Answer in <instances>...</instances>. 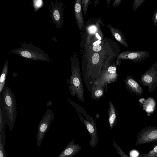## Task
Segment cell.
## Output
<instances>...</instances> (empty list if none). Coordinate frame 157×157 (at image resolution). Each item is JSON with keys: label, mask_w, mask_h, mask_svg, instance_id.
Instances as JSON below:
<instances>
[{"label": "cell", "mask_w": 157, "mask_h": 157, "mask_svg": "<svg viewBox=\"0 0 157 157\" xmlns=\"http://www.w3.org/2000/svg\"><path fill=\"white\" fill-rule=\"evenodd\" d=\"M71 74L70 78L67 80L69 85L68 90L72 96H76L79 100L84 102V89L79 63L74 56L71 57Z\"/></svg>", "instance_id": "cell-1"}, {"label": "cell", "mask_w": 157, "mask_h": 157, "mask_svg": "<svg viewBox=\"0 0 157 157\" xmlns=\"http://www.w3.org/2000/svg\"><path fill=\"white\" fill-rule=\"evenodd\" d=\"M78 112L80 120L83 123L90 135L91 139L89 142V145L91 147L94 148L97 145L98 140L95 122L93 119L90 121L85 119L80 113Z\"/></svg>", "instance_id": "cell-10"}, {"label": "cell", "mask_w": 157, "mask_h": 157, "mask_svg": "<svg viewBox=\"0 0 157 157\" xmlns=\"http://www.w3.org/2000/svg\"><path fill=\"white\" fill-rule=\"evenodd\" d=\"M52 104V102L51 101H48L47 103V106H50V105H51Z\"/></svg>", "instance_id": "cell-32"}, {"label": "cell", "mask_w": 157, "mask_h": 157, "mask_svg": "<svg viewBox=\"0 0 157 157\" xmlns=\"http://www.w3.org/2000/svg\"><path fill=\"white\" fill-rule=\"evenodd\" d=\"M157 141V126H147L142 129L136 136V145Z\"/></svg>", "instance_id": "cell-8"}, {"label": "cell", "mask_w": 157, "mask_h": 157, "mask_svg": "<svg viewBox=\"0 0 157 157\" xmlns=\"http://www.w3.org/2000/svg\"><path fill=\"white\" fill-rule=\"evenodd\" d=\"M52 20L56 29H61L63 22L64 7L63 3L59 0L50 1L48 6Z\"/></svg>", "instance_id": "cell-5"}, {"label": "cell", "mask_w": 157, "mask_h": 157, "mask_svg": "<svg viewBox=\"0 0 157 157\" xmlns=\"http://www.w3.org/2000/svg\"><path fill=\"white\" fill-rule=\"evenodd\" d=\"M150 54L149 52L143 51H127L123 52L117 56V64L118 65H120L121 59H129L137 63L141 62L147 58Z\"/></svg>", "instance_id": "cell-9"}, {"label": "cell", "mask_w": 157, "mask_h": 157, "mask_svg": "<svg viewBox=\"0 0 157 157\" xmlns=\"http://www.w3.org/2000/svg\"><path fill=\"white\" fill-rule=\"evenodd\" d=\"M21 47L11 50L10 52L25 59L36 61L49 62L52 61L48 55L42 49L31 43L20 42Z\"/></svg>", "instance_id": "cell-2"}, {"label": "cell", "mask_w": 157, "mask_h": 157, "mask_svg": "<svg viewBox=\"0 0 157 157\" xmlns=\"http://www.w3.org/2000/svg\"><path fill=\"white\" fill-rule=\"evenodd\" d=\"M121 2V0H115L113 5V6H114L115 5H119L120 3Z\"/></svg>", "instance_id": "cell-29"}, {"label": "cell", "mask_w": 157, "mask_h": 157, "mask_svg": "<svg viewBox=\"0 0 157 157\" xmlns=\"http://www.w3.org/2000/svg\"><path fill=\"white\" fill-rule=\"evenodd\" d=\"M112 141L113 145L120 156L121 157H129L124 153L113 139Z\"/></svg>", "instance_id": "cell-22"}, {"label": "cell", "mask_w": 157, "mask_h": 157, "mask_svg": "<svg viewBox=\"0 0 157 157\" xmlns=\"http://www.w3.org/2000/svg\"><path fill=\"white\" fill-rule=\"evenodd\" d=\"M8 61L6 59L4 64L0 77V94L5 86L6 78L8 74Z\"/></svg>", "instance_id": "cell-18"}, {"label": "cell", "mask_w": 157, "mask_h": 157, "mask_svg": "<svg viewBox=\"0 0 157 157\" xmlns=\"http://www.w3.org/2000/svg\"><path fill=\"white\" fill-rule=\"evenodd\" d=\"M101 43V41L100 40H98L94 42L93 44V45L94 46H97L100 44Z\"/></svg>", "instance_id": "cell-28"}, {"label": "cell", "mask_w": 157, "mask_h": 157, "mask_svg": "<svg viewBox=\"0 0 157 157\" xmlns=\"http://www.w3.org/2000/svg\"><path fill=\"white\" fill-rule=\"evenodd\" d=\"M82 2L81 0H76L74 6L75 16L79 30L82 29L84 23L82 10Z\"/></svg>", "instance_id": "cell-14"}, {"label": "cell", "mask_w": 157, "mask_h": 157, "mask_svg": "<svg viewBox=\"0 0 157 157\" xmlns=\"http://www.w3.org/2000/svg\"><path fill=\"white\" fill-rule=\"evenodd\" d=\"M140 82L144 87H147L150 93L157 87V61L141 75Z\"/></svg>", "instance_id": "cell-6"}, {"label": "cell", "mask_w": 157, "mask_h": 157, "mask_svg": "<svg viewBox=\"0 0 157 157\" xmlns=\"http://www.w3.org/2000/svg\"><path fill=\"white\" fill-rule=\"evenodd\" d=\"M105 88L103 86L93 87L90 92L92 99L97 100L102 97L104 95Z\"/></svg>", "instance_id": "cell-17"}, {"label": "cell", "mask_w": 157, "mask_h": 157, "mask_svg": "<svg viewBox=\"0 0 157 157\" xmlns=\"http://www.w3.org/2000/svg\"><path fill=\"white\" fill-rule=\"evenodd\" d=\"M55 117V114L50 109H47L43 116L37 127L38 131L36 137V144L38 147L41 144L45 135L49 131L50 124Z\"/></svg>", "instance_id": "cell-4"}, {"label": "cell", "mask_w": 157, "mask_h": 157, "mask_svg": "<svg viewBox=\"0 0 157 157\" xmlns=\"http://www.w3.org/2000/svg\"><path fill=\"white\" fill-rule=\"evenodd\" d=\"M74 139L72 140L62 151L57 157H73L82 148V146L75 143Z\"/></svg>", "instance_id": "cell-12"}, {"label": "cell", "mask_w": 157, "mask_h": 157, "mask_svg": "<svg viewBox=\"0 0 157 157\" xmlns=\"http://www.w3.org/2000/svg\"><path fill=\"white\" fill-rule=\"evenodd\" d=\"M152 20L153 23L154 25L155 26L157 29V9L153 14Z\"/></svg>", "instance_id": "cell-26"}, {"label": "cell", "mask_w": 157, "mask_h": 157, "mask_svg": "<svg viewBox=\"0 0 157 157\" xmlns=\"http://www.w3.org/2000/svg\"><path fill=\"white\" fill-rule=\"evenodd\" d=\"M137 157H157V144L147 154H140Z\"/></svg>", "instance_id": "cell-20"}, {"label": "cell", "mask_w": 157, "mask_h": 157, "mask_svg": "<svg viewBox=\"0 0 157 157\" xmlns=\"http://www.w3.org/2000/svg\"><path fill=\"white\" fill-rule=\"evenodd\" d=\"M118 74L115 65L108 66L103 72L101 78L96 82L92 87L103 86L105 88V92L107 89V84L117 81Z\"/></svg>", "instance_id": "cell-7"}, {"label": "cell", "mask_w": 157, "mask_h": 157, "mask_svg": "<svg viewBox=\"0 0 157 157\" xmlns=\"http://www.w3.org/2000/svg\"><path fill=\"white\" fill-rule=\"evenodd\" d=\"M118 117L117 111L114 105L110 101L109 102L108 119L110 128L112 130L116 125Z\"/></svg>", "instance_id": "cell-15"}, {"label": "cell", "mask_w": 157, "mask_h": 157, "mask_svg": "<svg viewBox=\"0 0 157 157\" xmlns=\"http://www.w3.org/2000/svg\"><path fill=\"white\" fill-rule=\"evenodd\" d=\"M6 123L4 102L1 94L0 95V140L5 146V128Z\"/></svg>", "instance_id": "cell-13"}, {"label": "cell", "mask_w": 157, "mask_h": 157, "mask_svg": "<svg viewBox=\"0 0 157 157\" xmlns=\"http://www.w3.org/2000/svg\"><path fill=\"white\" fill-rule=\"evenodd\" d=\"M124 82L126 87L131 92L138 96L142 94L143 88L131 76L127 75Z\"/></svg>", "instance_id": "cell-11"}, {"label": "cell", "mask_w": 157, "mask_h": 157, "mask_svg": "<svg viewBox=\"0 0 157 157\" xmlns=\"http://www.w3.org/2000/svg\"><path fill=\"white\" fill-rule=\"evenodd\" d=\"M5 146L0 140V157H6L5 152Z\"/></svg>", "instance_id": "cell-25"}, {"label": "cell", "mask_w": 157, "mask_h": 157, "mask_svg": "<svg viewBox=\"0 0 157 157\" xmlns=\"http://www.w3.org/2000/svg\"><path fill=\"white\" fill-rule=\"evenodd\" d=\"M43 5L44 2L42 0H33L32 3V5L35 12H37L39 9L42 7Z\"/></svg>", "instance_id": "cell-21"}, {"label": "cell", "mask_w": 157, "mask_h": 157, "mask_svg": "<svg viewBox=\"0 0 157 157\" xmlns=\"http://www.w3.org/2000/svg\"><path fill=\"white\" fill-rule=\"evenodd\" d=\"M92 49L93 51L95 52H99L102 49L101 46L99 45L97 46H93Z\"/></svg>", "instance_id": "cell-27"}, {"label": "cell", "mask_w": 157, "mask_h": 157, "mask_svg": "<svg viewBox=\"0 0 157 157\" xmlns=\"http://www.w3.org/2000/svg\"><path fill=\"white\" fill-rule=\"evenodd\" d=\"M108 157H111V156H108Z\"/></svg>", "instance_id": "cell-33"}, {"label": "cell", "mask_w": 157, "mask_h": 157, "mask_svg": "<svg viewBox=\"0 0 157 157\" xmlns=\"http://www.w3.org/2000/svg\"><path fill=\"white\" fill-rule=\"evenodd\" d=\"M1 94L4 102L6 123L10 131L14 126L17 115L15 94L8 86H5Z\"/></svg>", "instance_id": "cell-3"}, {"label": "cell", "mask_w": 157, "mask_h": 157, "mask_svg": "<svg viewBox=\"0 0 157 157\" xmlns=\"http://www.w3.org/2000/svg\"><path fill=\"white\" fill-rule=\"evenodd\" d=\"M67 99L70 103L77 110L78 112L82 113L85 117L87 120L90 121L93 119L88 114L82 107L71 100L70 99L68 98Z\"/></svg>", "instance_id": "cell-19"}, {"label": "cell", "mask_w": 157, "mask_h": 157, "mask_svg": "<svg viewBox=\"0 0 157 157\" xmlns=\"http://www.w3.org/2000/svg\"><path fill=\"white\" fill-rule=\"evenodd\" d=\"M90 30L92 32H94L96 30V28L94 27H90Z\"/></svg>", "instance_id": "cell-31"}, {"label": "cell", "mask_w": 157, "mask_h": 157, "mask_svg": "<svg viewBox=\"0 0 157 157\" xmlns=\"http://www.w3.org/2000/svg\"><path fill=\"white\" fill-rule=\"evenodd\" d=\"M107 26L109 29L113 36L116 40L121 44L127 48L128 45L124 35L119 29L113 27L109 24H108Z\"/></svg>", "instance_id": "cell-16"}, {"label": "cell", "mask_w": 157, "mask_h": 157, "mask_svg": "<svg viewBox=\"0 0 157 157\" xmlns=\"http://www.w3.org/2000/svg\"><path fill=\"white\" fill-rule=\"evenodd\" d=\"M145 1V0H134L132 6L133 12H135Z\"/></svg>", "instance_id": "cell-23"}, {"label": "cell", "mask_w": 157, "mask_h": 157, "mask_svg": "<svg viewBox=\"0 0 157 157\" xmlns=\"http://www.w3.org/2000/svg\"><path fill=\"white\" fill-rule=\"evenodd\" d=\"M95 35L97 38L99 40H101V38L100 35H99V34L96 33H95Z\"/></svg>", "instance_id": "cell-30"}, {"label": "cell", "mask_w": 157, "mask_h": 157, "mask_svg": "<svg viewBox=\"0 0 157 157\" xmlns=\"http://www.w3.org/2000/svg\"><path fill=\"white\" fill-rule=\"evenodd\" d=\"M90 1L89 0H82V5H81L83 10L84 15L85 16L86 15L88 7L90 2Z\"/></svg>", "instance_id": "cell-24"}]
</instances>
